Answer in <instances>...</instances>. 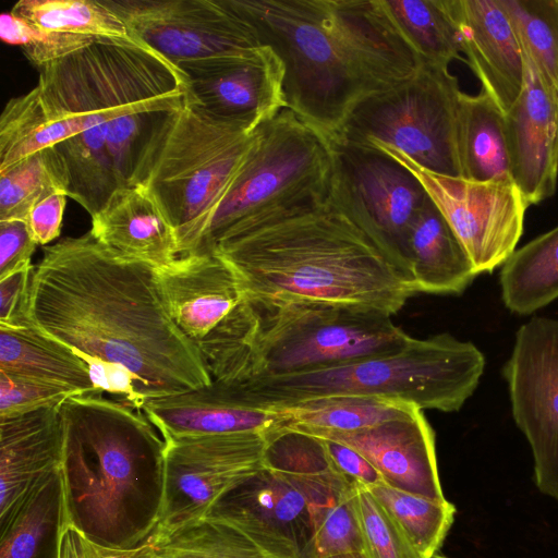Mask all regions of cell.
Wrapping results in <instances>:
<instances>
[{
    "mask_svg": "<svg viewBox=\"0 0 558 558\" xmlns=\"http://www.w3.org/2000/svg\"><path fill=\"white\" fill-rule=\"evenodd\" d=\"M29 315L87 364L97 392L136 410L213 381L197 344L168 312L156 267L90 231L44 246L31 278Z\"/></svg>",
    "mask_w": 558,
    "mask_h": 558,
    "instance_id": "obj_1",
    "label": "cell"
},
{
    "mask_svg": "<svg viewBox=\"0 0 558 558\" xmlns=\"http://www.w3.org/2000/svg\"><path fill=\"white\" fill-rule=\"evenodd\" d=\"M38 71L45 109L74 133L56 146L69 171L68 196L92 217L134 184L154 132L185 102L189 76L136 38H97Z\"/></svg>",
    "mask_w": 558,
    "mask_h": 558,
    "instance_id": "obj_2",
    "label": "cell"
},
{
    "mask_svg": "<svg viewBox=\"0 0 558 558\" xmlns=\"http://www.w3.org/2000/svg\"><path fill=\"white\" fill-rule=\"evenodd\" d=\"M223 1L281 60L286 108L329 142L423 63L384 0Z\"/></svg>",
    "mask_w": 558,
    "mask_h": 558,
    "instance_id": "obj_3",
    "label": "cell"
},
{
    "mask_svg": "<svg viewBox=\"0 0 558 558\" xmlns=\"http://www.w3.org/2000/svg\"><path fill=\"white\" fill-rule=\"evenodd\" d=\"M213 252L252 299L326 302L391 316L420 293L409 260L372 238L329 196L241 228Z\"/></svg>",
    "mask_w": 558,
    "mask_h": 558,
    "instance_id": "obj_4",
    "label": "cell"
},
{
    "mask_svg": "<svg viewBox=\"0 0 558 558\" xmlns=\"http://www.w3.org/2000/svg\"><path fill=\"white\" fill-rule=\"evenodd\" d=\"M102 395L60 407L68 522L99 545L131 549L159 523L166 445L142 411Z\"/></svg>",
    "mask_w": 558,
    "mask_h": 558,
    "instance_id": "obj_5",
    "label": "cell"
},
{
    "mask_svg": "<svg viewBox=\"0 0 558 558\" xmlns=\"http://www.w3.org/2000/svg\"><path fill=\"white\" fill-rule=\"evenodd\" d=\"M410 336L390 316L316 301L241 303L196 344L213 380L302 373L402 348Z\"/></svg>",
    "mask_w": 558,
    "mask_h": 558,
    "instance_id": "obj_6",
    "label": "cell"
},
{
    "mask_svg": "<svg viewBox=\"0 0 558 558\" xmlns=\"http://www.w3.org/2000/svg\"><path fill=\"white\" fill-rule=\"evenodd\" d=\"M485 365L474 343L439 333L411 337L398 350L324 368L229 383L246 403L264 409L320 397L361 396L457 412L476 390Z\"/></svg>",
    "mask_w": 558,
    "mask_h": 558,
    "instance_id": "obj_7",
    "label": "cell"
},
{
    "mask_svg": "<svg viewBox=\"0 0 558 558\" xmlns=\"http://www.w3.org/2000/svg\"><path fill=\"white\" fill-rule=\"evenodd\" d=\"M256 132L257 128L217 117L187 97L154 132L133 185L148 192L174 229L180 257L199 251Z\"/></svg>",
    "mask_w": 558,
    "mask_h": 558,
    "instance_id": "obj_8",
    "label": "cell"
},
{
    "mask_svg": "<svg viewBox=\"0 0 558 558\" xmlns=\"http://www.w3.org/2000/svg\"><path fill=\"white\" fill-rule=\"evenodd\" d=\"M331 145L284 108L257 128L254 145L217 208L199 251L266 217L328 198Z\"/></svg>",
    "mask_w": 558,
    "mask_h": 558,
    "instance_id": "obj_9",
    "label": "cell"
},
{
    "mask_svg": "<svg viewBox=\"0 0 558 558\" xmlns=\"http://www.w3.org/2000/svg\"><path fill=\"white\" fill-rule=\"evenodd\" d=\"M461 94L458 78L447 65L423 61L411 77L360 104L335 141L385 146L428 171L461 177Z\"/></svg>",
    "mask_w": 558,
    "mask_h": 558,
    "instance_id": "obj_10",
    "label": "cell"
},
{
    "mask_svg": "<svg viewBox=\"0 0 558 558\" xmlns=\"http://www.w3.org/2000/svg\"><path fill=\"white\" fill-rule=\"evenodd\" d=\"M130 34L183 72L255 53L263 45L223 0H102Z\"/></svg>",
    "mask_w": 558,
    "mask_h": 558,
    "instance_id": "obj_11",
    "label": "cell"
},
{
    "mask_svg": "<svg viewBox=\"0 0 558 558\" xmlns=\"http://www.w3.org/2000/svg\"><path fill=\"white\" fill-rule=\"evenodd\" d=\"M369 148L389 155L417 178L477 275L493 272L514 252L529 206L513 181H473L438 174L396 149L379 145Z\"/></svg>",
    "mask_w": 558,
    "mask_h": 558,
    "instance_id": "obj_12",
    "label": "cell"
},
{
    "mask_svg": "<svg viewBox=\"0 0 558 558\" xmlns=\"http://www.w3.org/2000/svg\"><path fill=\"white\" fill-rule=\"evenodd\" d=\"M266 436L240 433L163 439V502L155 532L168 534L205 518L226 492L265 469Z\"/></svg>",
    "mask_w": 558,
    "mask_h": 558,
    "instance_id": "obj_13",
    "label": "cell"
},
{
    "mask_svg": "<svg viewBox=\"0 0 558 558\" xmlns=\"http://www.w3.org/2000/svg\"><path fill=\"white\" fill-rule=\"evenodd\" d=\"M330 145V201L372 238L407 258L409 229L428 199L421 182L380 150L340 141Z\"/></svg>",
    "mask_w": 558,
    "mask_h": 558,
    "instance_id": "obj_14",
    "label": "cell"
},
{
    "mask_svg": "<svg viewBox=\"0 0 558 558\" xmlns=\"http://www.w3.org/2000/svg\"><path fill=\"white\" fill-rule=\"evenodd\" d=\"M502 375L536 486L558 501V318L535 316L519 327Z\"/></svg>",
    "mask_w": 558,
    "mask_h": 558,
    "instance_id": "obj_15",
    "label": "cell"
},
{
    "mask_svg": "<svg viewBox=\"0 0 558 558\" xmlns=\"http://www.w3.org/2000/svg\"><path fill=\"white\" fill-rule=\"evenodd\" d=\"M205 518L238 530L271 558H313L307 502L284 475L269 468L231 487Z\"/></svg>",
    "mask_w": 558,
    "mask_h": 558,
    "instance_id": "obj_16",
    "label": "cell"
},
{
    "mask_svg": "<svg viewBox=\"0 0 558 558\" xmlns=\"http://www.w3.org/2000/svg\"><path fill=\"white\" fill-rule=\"evenodd\" d=\"M524 81L505 113L512 179L527 206L554 195L558 179V106L522 50Z\"/></svg>",
    "mask_w": 558,
    "mask_h": 558,
    "instance_id": "obj_17",
    "label": "cell"
},
{
    "mask_svg": "<svg viewBox=\"0 0 558 558\" xmlns=\"http://www.w3.org/2000/svg\"><path fill=\"white\" fill-rule=\"evenodd\" d=\"M337 440L362 453L385 484L435 501H446L438 474L435 434L423 411L354 432L290 427Z\"/></svg>",
    "mask_w": 558,
    "mask_h": 558,
    "instance_id": "obj_18",
    "label": "cell"
},
{
    "mask_svg": "<svg viewBox=\"0 0 558 558\" xmlns=\"http://www.w3.org/2000/svg\"><path fill=\"white\" fill-rule=\"evenodd\" d=\"M186 75L187 99L227 120L258 128L287 107L283 64L268 46Z\"/></svg>",
    "mask_w": 558,
    "mask_h": 558,
    "instance_id": "obj_19",
    "label": "cell"
},
{
    "mask_svg": "<svg viewBox=\"0 0 558 558\" xmlns=\"http://www.w3.org/2000/svg\"><path fill=\"white\" fill-rule=\"evenodd\" d=\"M458 32L461 52L482 89L506 113L524 81L523 53L499 0H444Z\"/></svg>",
    "mask_w": 558,
    "mask_h": 558,
    "instance_id": "obj_20",
    "label": "cell"
},
{
    "mask_svg": "<svg viewBox=\"0 0 558 558\" xmlns=\"http://www.w3.org/2000/svg\"><path fill=\"white\" fill-rule=\"evenodd\" d=\"M163 439L169 437L269 433L286 426L275 409L242 400L230 383L209 385L147 401L142 410Z\"/></svg>",
    "mask_w": 558,
    "mask_h": 558,
    "instance_id": "obj_21",
    "label": "cell"
},
{
    "mask_svg": "<svg viewBox=\"0 0 558 558\" xmlns=\"http://www.w3.org/2000/svg\"><path fill=\"white\" fill-rule=\"evenodd\" d=\"M156 270L171 318L195 343L243 300L235 274L216 252L183 256Z\"/></svg>",
    "mask_w": 558,
    "mask_h": 558,
    "instance_id": "obj_22",
    "label": "cell"
},
{
    "mask_svg": "<svg viewBox=\"0 0 558 558\" xmlns=\"http://www.w3.org/2000/svg\"><path fill=\"white\" fill-rule=\"evenodd\" d=\"M60 407L0 417V522L34 487L61 470Z\"/></svg>",
    "mask_w": 558,
    "mask_h": 558,
    "instance_id": "obj_23",
    "label": "cell"
},
{
    "mask_svg": "<svg viewBox=\"0 0 558 558\" xmlns=\"http://www.w3.org/2000/svg\"><path fill=\"white\" fill-rule=\"evenodd\" d=\"M92 234L121 255L163 268L180 258L174 229L140 185L117 190L92 216Z\"/></svg>",
    "mask_w": 558,
    "mask_h": 558,
    "instance_id": "obj_24",
    "label": "cell"
},
{
    "mask_svg": "<svg viewBox=\"0 0 558 558\" xmlns=\"http://www.w3.org/2000/svg\"><path fill=\"white\" fill-rule=\"evenodd\" d=\"M405 255L420 293L461 294L478 276L429 197L409 229Z\"/></svg>",
    "mask_w": 558,
    "mask_h": 558,
    "instance_id": "obj_25",
    "label": "cell"
},
{
    "mask_svg": "<svg viewBox=\"0 0 558 558\" xmlns=\"http://www.w3.org/2000/svg\"><path fill=\"white\" fill-rule=\"evenodd\" d=\"M0 372L58 387L73 396L99 393L87 364L35 325L0 327Z\"/></svg>",
    "mask_w": 558,
    "mask_h": 558,
    "instance_id": "obj_26",
    "label": "cell"
},
{
    "mask_svg": "<svg viewBox=\"0 0 558 558\" xmlns=\"http://www.w3.org/2000/svg\"><path fill=\"white\" fill-rule=\"evenodd\" d=\"M68 524L60 470L34 487L0 522V558H59Z\"/></svg>",
    "mask_w": 558,
    "mask_h": 558,
    "instance_id": "obj_27",
    "label": "cell"
},
{
    "mask_svg": "<svg viewBox=\"0 0 558 558\" xmlns=\"http://www.w3.org/2000/svg\"><path fill=\"white\" fill-rule=\"evenodd\" d=\"M458 149L462 178L513 181L505 113L483 90L477 95L462 92L460 96Z\"/></svg>",
    "mask_w": 558,
    "mask_h": 558,
    "instance_id": "obj_28",
    "label": "cell"
},
{
    "mask_svg": "<svg viewBox=\"0 0 558 558\" xmlns=\"http://www.w3.org/2000/svg\"><path fill=\"white\" fill-rule=\"evenodd\" d=\"M501 300L531 315L558 299V226L515 248L499 272Z\"/></svg>",
    "mask_w": 558,
    "mask_h": 558,
    "instance_id": "obj_29",
    "label": "cell"
},
{
    "mask_svg": "<svg viewBox=\"0 0 558 558\" xmlns=\"http://www.w3.org/2000/svg\"><path fill=\"white\" fill-rule=\"evenodd\" d=\"M272 409L286 417L287 427L328 432L364 429L421 411L405 402L361 396L320 397Z\"/></svg>",
    "mask_w": 558,
    "mask_h": 558,
    "instance_id": "obj_30",
    "label": "cell"
},
{
    "mask_svg": "<svg viewBox=\"0 0 558 558\" xmlns=\"http://www.w3.org/2000/svg\"><path fill=\"white\" fill-rule=\"evenodd\" d=\"M74 136L63 121L45 109L36 85L28 93L10 99L0 118V171L43 149Z\"/></svg>",
    "mask_w": 558,
    "mask_h": 558,
    "instance_id": "obj_31",
    "label": "cell"
},
{
    "mask_svg": "<svg viewBox=\"0 0 558 558\" xmlns=\"http://www.w3.org/2000/svg\"><path fill=\"white\" fill-rule=\"evenodd\" d=\"M0 177V221H25L38 203L69 191L66 162L56 146L17 161Z\"/></svg>",
    "mask_w": 558,
    "mask_h": 558,
    "instance_id": "obj_32",
    "label": "cell"
},
{
    "mask_svg": "<svg viewBox=\"0 0 558 558\" xmlns=\"http://www.w3.org/2000/svg\"><path fill=\"white\" fill-rule=\"evenodd\" d=\"M11 13L40 29L93 38H134L105 3L94 0H20Z\"/></svg>",
    "mask_w": 558,
    "mask_h": 558,
    "instance_id": "obj_33",
    "label": "cell"
},
{
    "mask_svg": "<svg viewBox=\"0 0 558 558\" xmlns=\"http://www.w3.org/2000/svg\"><path fill=\"white\" fill-rule=\"evenodd\" d=\"M396 25L424 62L449 65L461 59L454 23L444 0H384Z\"/></svg>",
    "mask_w": 558,
    "mask_h": 558,
    "instance_id": "obj_34",
    "label": "cell"
},
{
    "mask_svg": "<svg viewBox=\"0 0 558 558\" xmlns=\"http://www.w3.org/2000/svg\"><path fill=\"white\" fill-rule=\"evenodd\" d=\"M368 490L421 558L437 554L454 520L451 502L430 500L386 484Z\"/></svg>",
    "mask_w": 558,
    "mask_h": 558,
    "instance_id": "obj_35",
    "label": "cell"
},
{
    "mask_svg": "<svg viewBox=\"0 0 558 558\" xmlns=\"http://www.w3.org/2000/svg\"><path fill=\"white\" fill-rule=\"evenodd\" d=\"M522 50L558 106V0H499Z\"/></svg>",
    "mask_w": 558,
    "mask_h": 558,
    "instance_id": "obj_36",
    "label": "cell"
},
{
    "mask_svg": "<svg viewBox=\"0 0 558 558\" xmlns=\"http://www.w3.org/2000/svg\"><path fill=\"white\" fill-rule=\"evenodd\" d=\"M154 533L158 558H271L238 530L207 518L168 534Z\"/></svg>",
    "mask_w": 558,
    "mask_h": 558,
    "instance_id": "obj_37",
    "label": "cell"
},
{
    "mask_svg": "<svg viewBox=\"0 0 558 558\" xmlns=\"http://www.w3.org/2000/svg\"><path fill=\"white\" fill-rule=\"evenodd\" d=\"M1 39L20 46L37 69L58 61L92 44L96 38L40 29L13 13L0 16Z\"/></svg>",
    "mask_w": 558,
    "mask_h": 558,
    "instance_id": "obj_38",
    "label": "cell"
},
{
    "mask_svg": "<svg viewBox=\"0 0 558 558\" xmlns=\"http://www.w3.org/2000/svg\"><path fill=\"white\" fill-rule=\"evenodd\" d=\"M357 508L368 558H421L368 489L359 488Z\"/></svg>",
    "mask_w": 558,
    "mask_h": 558,
    "instance_id": "obj_39",
    "label": "cell"
},
{
    "mask_svg": "<svg viewBox=\"0 0 558 558\" xmlns=\"http://www.w3.org/2000/svg\"><path fill=\"white\" fill-rule=\"evenodd\" d=\"M70 397L58 387L0 372V417L58 407Z\"/></svg>",
    "mask_w": 558,
    "mask_h": 558,
    "instance_id": "obj_40",
    "label": "cell"
},
{
    "mask_svg": "<svg viewBox=\"0 0 558 558\" xmlns=\"http://www.w3.org/2000/svg\"><path fill=\"white\" fill-rule=\"evenodd\" d=\"M34 268L31 265L0 279V327L34 326L29 315V284Z\"/></svg>",
    "mask_w": 558,
    "mask_h": 558,
    "instance_id": "obj_41",
    "label": "cell"
},
{
    "mask_svg": "<svg viewBox=\"0 0 558 558\" xmlns=\"http://www.w3.org/2000/svg\"><path fill=\"white\" fill-rule=\"evenodd\" d=\"M59 558H158L157 538L153 533L144 543L131 549H117L99 545L72 525L65 527Z\"/></svg>",
    "mask_w": 558,
    "mask_h": 558,
    "instance_id": "obj_42",
    "label": "cell"
},
{
    "mask_svg": "<svg viewBox=\"0 0 558 558\" xmlns=\"http://www.w3.org/2000/svg\"><path fill=\"white\" fill-rule=\"evenodd\" d=\"M316 438L322 441L335 471L344 478L364 489H371L385 484L377 469L357 450L337 440L323 437Z\"/></svg>",
    "mask_w": 558,
    "mask_h": 558,
    "instance_id": "obj_43",
    "label": "cell"
},
{
    "mask_svg": "<svg viewBox=\"0 0 558 558\" xmlns=\"http://www.w3.org/2000/svg\"><path fill=\"white\" fill-rule=\"evenodd\" d=\"M36 246L26 221H0V279L31 266Z\"/></svg>",
    "mask_w": 558,
    "mask_h": 558,
    "instance_id": "obj_44",
    "label": "cell"
},
{
    "mask_svg": "<svg viewBox=\"0 0 558 558\" xmlns=\"http://www.w3.org/2000/svg\"><path fill=\"white\" fill-rule=\"evenodd\" d=\"M66 194L57 193L38 203L26 218L27 227L37 245L47 246L60 235Z\"/></svg>",
    "mask_w": 558,
    "mask_h": 558,
    "instance_id": "obj_45",
    "label": "cell"
},
{
    "mask_svg": "<svg viewBox=\"0 0 558 558\" xmlns=\"http://www.w3.org/2000/svg\"><path fill=\"white\" fill-rule=\"evenodd\" d=\"M328 558H368V556L365 553L361 551V553L341 554V555H336V556H331Z\"/></svg>",
    "mask_w": 558,
    "mask_h": 558,
    "instance_id": "obj_46",
    "label": "cell"
},
{
    "mask_svg": "<svg viewBox=\"0 0 558 558\" xmlns=\"http://www.w3.org/2000/svg\"><path fill=\"white\" fill-rule=\"evenodd\" d=\"M432 558H447V557L438 555V554H435Z\"/></svg>",
    "mask_w": 558,
    "mask_h": 558,
    "instance_id": "obj_47",
    "label": "cell"
}]
</instances>
